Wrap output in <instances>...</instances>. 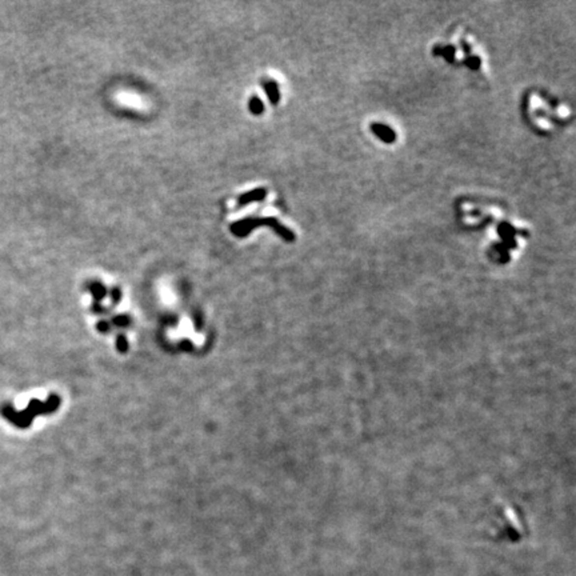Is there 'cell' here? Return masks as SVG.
<instances>
[{
	"label": "cell",
	"mask_w": 576,
	"mask_h": 576,
	"mask_svg": "<svg viewBox=\"0 0 576 576\" xmlns=\"http://www.w3.org/2000/svg\"><path fill=\"white\" fill-rule=\"evenodd\" d=\"M372 131L378 135L379 138L382 139L383 142H386V143H392V142L395 140V138H396L395 132H394L390 127H387V125L373 124Z\"/></svg>",
	"instance_id": "3"
},
{
	"label": "cell",
	"mask_w": 576,
	"mask_h": 576,
	"mask_svg": "<svg viewBox=\"0 0 576 576\" xmlns=\"http://www.w3.org/2000/svg\"><path fill=\"white\" fill-rule=\"evenodd\" d=\"M266 195H267V191H266V189L258 188L243 194L240 196L238 202H239V206L242 207V206H245V204L251 203V202H260V200H263V199L266 198Z\"/></svg>",
	"instance_id": "2"
},
{
	"label": "cell",
	"mask_w": 576,
	"mask_h": 576,
	"mask_svg": "<svg viewBox=\"0 0 576 576\" xmlns=\"http://www.w3.org/2000/svg\"><path fill=\"white\" fill-rule=\"evenodd\" d=\"M264 91L267 92L268 97H270V102L272 104H276L280 99V93H279V88L273 82H267L264 83Z\"/></svg>",
	"instance_id": "4"
},
{
	"label": "cell",
	"mask_w": 576,
	"mask_h": 576,
	"mask_svg": "<svg viewBox=\"0 0 576 576\" xmlns=\"http://www.w3.org/2000/svg\"><path fill=\"white\" fill-rule=\"evenodd\" d=\"M249 110H251V112H252L254 115H260L263 111H264V104H263V102L259 97L254 96L249 100Z\"/></svg>",
	"instance_id": "5"
},
{
	"label": "cell",
	"mask_w": 576,
	"mask_h": 576,
	"mask_svg": "<svg viewBox=\"0 0 576 576\" xmlns=\"http://www.w3.org/2000/svg\"><path fill=\"white\" fill-rule=\"evenodd\" d=\"M260 226H270L273 230L276 231L277 235H280L283 239L292 242L295 239V235L291 230H288L287 227L281 224L280 221L276 220L275 217H248V219H243V220L236 221L234 224H231V232L235 234L236 236H245L248 235L251 231Z\"/></svg>",
	"instance_id": "1"
}]
</instances>
